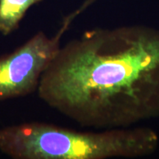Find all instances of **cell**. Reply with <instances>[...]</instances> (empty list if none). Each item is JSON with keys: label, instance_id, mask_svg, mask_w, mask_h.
Here are the masks:
<instances>
[{"label": "cell", "instance_id": "6da1fadb", "mask_svg": "<svg viewBox=\"0 0 159 159\" xmlns=\"http://www.w3.org/2000/svg\"><path fill=\"white\" fill-rule=\"evenodd\" d=\"M39 98L83 126L128 128L159 116V30L96 28L60 47Z\"/></svg>", "mask_w": 159, "mask_h": 159}, {"label": "cell", "instance_id": "7a4b0ae2", "mask_svg": "<svg viewBox=\"0 0 159 159\" xmlns=\"http://www.w3.org/2000/svg\"><path fill=\"white\" fill-rule=\"evenodd\" d=\"M159 137L143 127L78 132L42 122L0 129V151L15 159H107L152 154Z\"/></svg>", "mask_w": 159, "mask_h": 159}, {"label": "cell", "instance_id": "3957f363", "mask_svg": "<svg viewBox=\"0 0 159 159\" xmlns=\"http://www.w3.org/2000/svg\"><path fill=\"white\" fill-rule=\"evenodd\" d=\"M68 22L54 37L39 32L13 52L0 57V101L36 91L41 75L61 47Z\"/></svg>", "mask_w": 159, "mask_h": 159}, {"label": "cell", "instance_id": "277c9868", "mask_svg": "<svg viewBox=\"0 0 159 159\" xmlns=\"http://www.w3.org/2000/svg\"><path fill=\"white\" fill-rule=\"evenodd\" d=\"M42 0H0V33L7 35L19 27L27 10Z\"/></svg>", "mask_w": 159, "mask_h": 159}]
</instances>
